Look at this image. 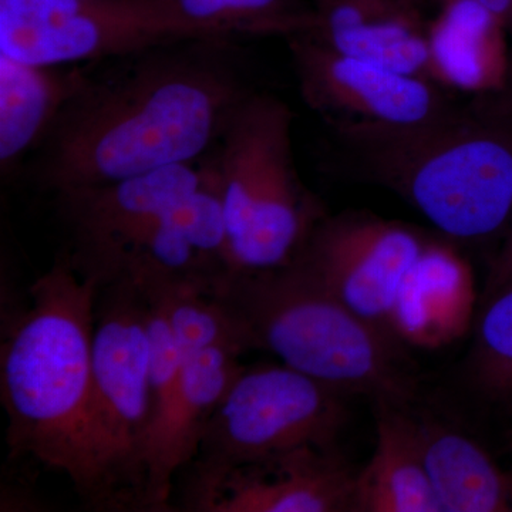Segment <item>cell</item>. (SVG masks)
<instances>
[{"instance_id":"1","label":"cell","mask_w":512,"mask_h":512,"mask_svg":"<svg viewBox=\"0 0 512 512\" xmlns=\"http://www.w3.org/2000/svg\"><path fill=\"white\" fill-rule=\"evenodd\" d=\"M234 39L171 43L80 69L30 180L40 190L111 183L210 153L239 101L252 92L235 62Z\"/></svg>"},{"instance_id":"2","label":"cell","mask_w":512,"mask_h":512,"mask_svg":"<svg viewBox=\"0 0 512 512\" xmlns=\"http://www.w3.org/2000/svg\"><path fill=\"white\" fill-rule=\"evenodd\" d=\"M101 281L66 251L3 325L0 389L9 458L62 471L83 503L111 511L92 433V345Z\"/></svg>"},{"instance_id":"3","label":"cell","mask_w":512,"mask_h":512,"mask_svg":"<svg viewBox=\"0 0 512 512\" xmlns=\"http://www.w3.org/2000/svg\"><path fill=\"white\" fill-rule=\"evenodd\" d=\"M329 130L343 173L402 198L451 241H484L507 229L512 121L471 100L416 123Z\"/></svg>"},{"instance_id":"4","label":"cell","mask_w":512,"mask_h":512,"mask_svg":"<svg viewBox=\"0 0 512 512\" xmlns=\"http://www.w3.org/2000/svg\"><path fill=\"white\" fill-rule=\"evenodd\" d=\"M214 295L241 326L249 348L339 392L407 406L414 383L402 345L360 318L293 264L268 271H224Z\"/></svg>"},{"instance_id":"5","label":"cell","mask_w":512,"mask_h":512,"mask_svg":"<svg viewBox=\"0 0 512 512\" xmlns=\"http://www.w3.org/2000/svg\"><path fill=\"white\" fill-rule=\"evenodd\" d=\"M291 107L252 90L208 158L220 184L228 229L227 271H268L291 264L328 212L303 184L293 154Z\"/></svg>"},{"instance_id":"6","label":"cell","mask_w":512,"mask_h":512,"mask_svg":"<svg viewBox=\"0 0 512 512\" xmlns=\"http://www.w3.org/2000/svg\"><path fill=\"white\" fill-rule=\"evenodd\" d=\"M92 433L111 511L141 510V450L153 421L144 292L131 276L100 285L94 315Z\"/></svg>"},{"instance_id":"7","label":"cell","mask_w":512,"mask_h":512,"mask_svg":"<svg viewBox=\"0 0 512 512\" xmlns=\"http://www.w3.org/2000/svg\"><path fill=\"white\" fill-rule=\"evenodd\" d=\"M346 394L281 365L244 367L222 397L188 481L302 447H335Z\"/></svg>"},{"instance_id":"8","label":"cell","mask_w":512,"mask_h":512,"mask_svg":"<svg viewBox=\"0 0 512 512\" xmlns=\"http://www.w3.org/2000/svg\"><path fill=\"white\" fill-rule=\"evenodd\" d=\"M192 39L168 0H0V55L37 66L100 63Z\"/></svg>"},{"instance_id":"9","label":"cell","mask_w":512,"mask_h":512,"mask_svg":"<svg viewBox=\"0 0 512 512\" xmlns=\"http://www.w3.org/2000/svg\"><path fill=\"white\" fill-rule=\"evenodd\" d=\"M431 238L419 228L372 212L326 214L291 264L390 336L397 296Z\"/></svg>"},{"instance_id":"10","label":"cell","mask_w":512,"mask_h":512,"mask_svg":"<svg viewBox=\"0 0 512 512\" xmlns=\"http://www.w3.org/2000/svg\"><path fill=\"white\" fill-rule=\"evenodd\" d=\"M201 164H177L111 183L56 192L57 217L77 268L110 281L126 269L154 227L197 190Z\"/></svg>"},{"instance_id":"11","label":"cell","mask_w":512,"mask_h":512,"mask_svg":"<svg viewBox=\"0 0 512 512\" xmlns=\"http://www.w3.org/2000/svg\"><path fill=\"white\" fill-rule=\"evenodd\" d=\"M285 40L299 93L328 126L416 123L456 103L440 84L343 55L308 33Z\"/></svg>"},{"instance_id":"12","label":"cell","mask_w":512,"mask_h":512,"mask_svg":"<svg viewBox=\"0 0 512 512\" xmlns=\"http://www.w3.org/2000/svg\"><path fill=\"white\" fill-rule=\"evenodd\" d=\"M357 473L336 447H302L188 481L184 507L200 512L355 511Z\"/></svg>"},{"instance_id":"13","label":"cell","mask_w":512,"mask_h":512,"mask_svg":"<svg viewBox=\"0 0 512 512\" xmlns=\"http://www.w3.org/2000/svg\"><path fill=\"white\" fill-rule=\"evenodd\" d=\"M242 353L211 348L185 360L177 392L141 450V510L170 511L175 474L190 466L222 397L245 366Z\"/></svg>"},{"instance_id":"14","label":"cell","mask_w":512,"mask_h":512,"mask_svg":"<svg viewBox=\"0 0 512 512\" xmlns=\"http://www.w3.org/2000/svg\"><path fill=\"white\" fill-rule=\"evenodd\" d=\"M315 9L305 33L322 45L436 83L429 25L416 0H333Z\"/></svg>"},{"instance_id":"15","label":"cell","mask_w":512,"mask_h":512,"mask_svg":"<svg viewBox=\"0 0 512 512\" xmlns=\"http://www.w3.org/2000/svg\"><path fill=\"white\" fill-rule=\"evenodd\" d=\"M474 305L470 265L451 239L431 238L397 296L389 335L403 348H441L470 326Z\"/></svg>"},{"instance_id":"16","label":"cell","mask_w":512,"mask_h":512,"mask_svg":"<svg viewBox=\"0 0 512 512\" xmlns=\"http://www.w3.org/2000/svg\"><path fill=\"white\" fill-rule=\"evenodd\" d=\"M376 446L357 473V512H441L406 406L376 403Z\"/></svg>"},{"instance_id":"17","label":"cell","mask_w":512,"mask_h":512,"mask_svg":"<svg viewBox=\"0 0 512 512\" xmlns=\"http://www.w3.org/2000/svg\"><path fill=\"white\" fill-rule=\"evenodd\" d=\"M414 423L441 512L512 511V478L480 444L433 421Z\"/></svg>"},{"instance_id":"18","label":"cell","mask_w":512,"mask_h":512,"mask_svg":"<svg viewBox=\"0 0 512 512\" xmlns=\"http://www.w3.org/2000/svg\"><path fill=\"white\" fill-rule=\"evenodd\" d=\"M80 69L37 66L0 55V165L15 170L40 146L64 101L72 93Z\"/></svg>"},{"instance_id":"19","label":"cell","mask_w":512,"mask_h":512,"mask_svg":"<svg viewBox=\"0 0 512 512\" xmlns=\"http://www.w3.org/2000/svg\"><path fill=\"white\" fill-rule=\"evenodd\" d=\"M501 23L476 0H447L443 12L429 25L434 80L476 94L497 89L501 72L484 60L490 55Z\"/></svg>"},{"instance_id":"20","label":"cell","mask_w":512,"mask_h":512,"mask_svg":"<svg viewBox=\"0 0 512 512\" xmlns=\"http://www.w3.org/2000/svg\"><path fill=\"white\" fill-rule=\"evenodd\" d=\"M174 12L208 37L281 36L306 32L316 9L302 0H168Z\"/></svg>"},{"instance_id":"21","label":"cell","mask_w":512,"mask_h":512,"mask_svg":"<svg viewBox=\"0 0 512 512\" xmlns=\"http://www.w3.org/2000/svg\"><path fill=\"white\" fill-rule=\"evenodd\" d=\"M468 376L484 400L512 409V286L484 301L468 356Z\"/></svg>"},{"instance_id":"22","label":"cell","mask_w":512,"mask_h":512,"mask_svg":"<svg viewBox=\"0 0 512 512\" xmlns=\"http://www.w3.org/2000/svg\"><path fill=\"white\" fill-rule=\"evenodd\" d=\"M507 29L510 32V39L505 47L504 69L500 84L491 92L476 94L473 101L488 113L512 121V19Z\"/></svg>"},{"instance_id":"23","label":"cell","mask_w":512,"mask_h":512,"mask_svg":"<svg viewBox=\"0 0 512 512\" xmlns=\"http://www.w3.org/2000/svg\"><path fill=\"white\" fill-rule=\"evenodd\" d=\"M504 234L503 244L494 256L488 272L484 301L512 286V215Z\"/></svg>"},{"instance_id":"24","label":"cell","mask_w":512,"mask_h":512,"mask_svg":"<svg viewBox=\"0 0 512 512\" xmlns=\"http://www.w3.org/2000/svg\"><path fill=\"white\" fill-rule=\"evenodd\" d=\"M333 2V0H315V8H319V6L328 5V3Z\"/></svg>"},{"instance_id":"25","label":"cell","mask_w":512,"mask_h":512,"mask_svg":"<svg viewBox=\"0 0 512 512\" xmlns=\"http://www.w3.org/2000/svg\"><path fill=\"white\" fill-rule=\"evenodd\" d=\"M417 2V0H416ZM430 2H441V3H446L447 0H430Z\"/></svg>"}]
</instances>
